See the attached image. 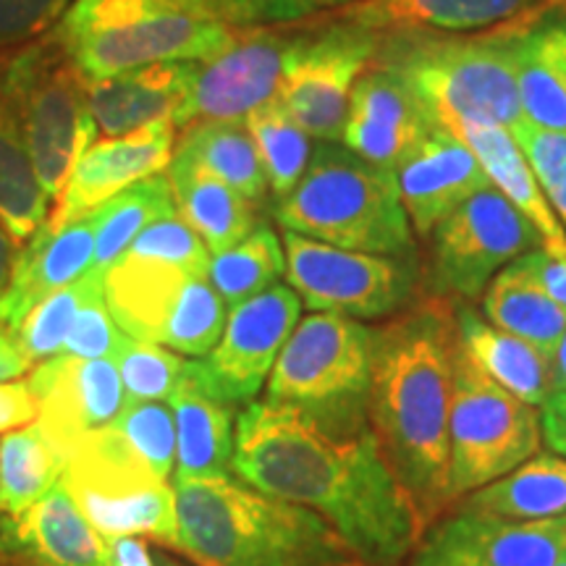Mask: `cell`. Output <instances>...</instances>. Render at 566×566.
<instances>
[{"instance_id": "cell-1", "label": "cell", "mask_w": 566, "mask_h": 566, "mask_svg": "<svg viewBox=\"0 0 566 566\" xmlns=\"http://www.w3.org/2000/svg\"><path fill=\"white\" fill-rule=\"evenodd\" d=\"M231 470L254 491L321 516L367 566H399L428 530L370 422L328 428L296 409L252 401L237 417Z\"/></svg>"}, {"instance_id": "cell-2", "label": "cell", "mask_w": 566, "mask_h": 566, "mask_svg": "<svg viewBox=\"0 0 566 566\" xmlns=\"http://www.w3.org/2000/svg\"><path fill=\"white\" fill-rule=\"evenodd\" d=\"M457 346L454 307L443 296L417 302L373 328L367 422L424 522H436L454 501L449 420Z\"/></svg>"}, {"instance_id": "cell-3", "label": "cell", "mask_w": 566, "mask_h": 566, "mask_svg": "<svg viewBox=\"0 0 566 566\" xmlns=\"http://www.w3.org/2000/svg\"><path fill=\"white\" fill-rule=\"evenodd\" d=\"M179 551L200 566H367L321 516L237 475L174 483Z\"/></svg>"}, {"instance_id": "cell-4", "label": "cell", "mask_w": 566, "mask_h": 566, "mask_svg": "<svg viewBox=\"0 0 566 566\" xmlns=\"http://www.w3.org/2000/svg\"><path fill=\"white\" fill-rule=\"evenodd\" d=\"M87 80L163 61H210L237 38L212 0H74L53 30Z\"/></svg>"}, {"instance_id": "cell-5", "label": "cell", "mask_w": 566, "mask_h": 566, "mask_svg": "<svg viewBox=\"0 0 566 566\" xmlns=\"http://www.w3.org/2000/svg\"><path fill=\"white\" fill-rule=\"evenodd\" d=\"M283 231L342 250L412 258V223L394 168L375 166L338 142H321L300 184L273 205Z\"/></svg>"}, {"instance_id": "cell-6", "label": "cell", "mask_w": 566, "mask_h": 566, "mask_svg": "<svg viewBox=\"0 0 566 566\" xmlns=\"http://www.w3.org/2000/svg\"><path fill=\"white\" fill-rule=\"evenodd\" d=\"M373 63L399 74L436 124L467 116L512 132L525 122L509 32L485 38L386 32Z\"/></svg>"}, {"instance_id": "cell-7", "label": "cell", "mask_w": 566, "mask_h": 566, "mask_svg": "<svg viewBox=\"0 0 566 566\" xmlns=\"http://www.w3.org/2000/svg\"><path fill=\"white\" fill-rule=\"evenodd\" d=\"M0 87L30 147L34 171L55 202L82 155L95 145L87 76L76 69L59 34L0 55Z\"/></svg>"}, {"instance_id": "cell-8", "label": "cell", "mask_w": 566, "mask_h": 566, "mask_svg": "<svg viewBox=\"0 0 566 566\" xmlns=\"http://www.w3.org/2000/svg\"><path fill=\"white\" fill-rule=\"evenodd\" d=\"M373 380V328L354 317L313 313L283 344L265 401L307 415L328 428L367 422Z\"/></svg>"}, {"instance_id": "cell-9", "label": "cell", "mask_w": 566, "mask_h": 566, "mask_svg": "<svg viewBox=\"0 0 566 566\" xmlns=\"http://www.w3.org/2000/svg\"><path fill=\"white\" fill-rule=\"evenodd\" d=\"M459 342V338H457ZM541 415L493 384L457 346L449 420V483L459 501L541 451Z\"/></svg>"}, {"instance_id": "cell-10", "label": "cell", "mask_w": 566, "mask_h": 566, "mask_svg": "<svg viewBox=\"0 0 566 566\" xmlns=\"http://www.w3.org/2000/svg\"><path fill=\"white\" fill-rule=\"evenodd\" d=\"M286 281L313 313H334L354 321H380L412 302L417 265L412 258H388L342 250L283 231Z\"/></svg>"}, {"instance_id": "cell-11", "label": "cell", "mask_w": 566, "mask_h": 566, "mask_svg": "<svg viewBox=\"0 0 566 566\" xmlns=\"http://www.w3.org/2000/svg\"><path fill=\"white\" fill-rule=\"evenodd\" d=\"M384 32L344 19L328 27H304L289 53L275 101L321 142H342L354 84L373 66Z\"/></svg>"}, {"instance_id": "cell-12", "label": "cell", "mask_w": 566, "mask_h": 566, "mask_svg": "<svg viewBox=\"0 0 566 566\" xmlns=\"http://www.w3.org/2000/svg\"><path fill=\"white\" fill-rule=\"evenodd\" d=\"M430 279L441 296L478 300L493 275L522 254L541 250V233L493 184L451 210L430 231Z\"/></svg>"}, {"instance_id": "cell-13", "label": "cell", "mask_w": 566, "mask_h": 566, "mask_svg": "<svg viewBox=\"0 0 566 566\" xmlns=\"http://www.w3.org/2000/svg\"><path fill=\"white\" fill-rule=\"evenodd\" d=\"M302 27H239L237 38L216 59L197 63L187 101L174 116L176 129L197 122H247L252 111L275 101L283 69Z\"/></svg>"}, {"instance_id": "cell-14", "label": "cell", "mask_w": 566, "mask_h": 566, "mask_svg": "<svg viewBox=\"0 0 566 566\" xmlns=\"http://www.w3.org/2000/svg\"><path fill=\"white\" fill-rule=\"evenodd\" d=\"M302 300L289 283H275L226 317V328L208 357L200 359L205 378L226 405L250 407L271 378L283 344L300 323Z\"/></svg>"}, {"instance_id": "cell-15", "label": "cell", "mask_w": 566, "mask_h": 566, "mask_svg": "<svg viewBox=\"0 0 566 566\" xmlns=\"http://www.w3.org/2000/svg\"><path fill=\"white\" fill-rule=\"evenodd\" d=\"M564 546L566 516L512 522L459 506L424 530L409 566H551Z\"/></svg>"}, {"instance_id": "cell-16", "label": "cell", "mask_w": 566, "mask_h": 566, "mask_svg": "<svg viewBox=\"0 0 566 566\" xmlns=\"http://www.w3.org/2000/svg\"><path fill=\"white\" fill-rule=\"evenodd\" d=\"M27 384L38 399L34 422L66 464L84 438L111 428L124 409L122 375L111 357L80 359L59 354L34 367Z\"/></svg>"}, {"instance_id": "cell-17", "label": "cell", "mask_w": 566, "mask_h": 566, "mask_svg": "<svg viewBox=\"0 0 566 566\" xmlns=\"http://www.w3.org/2000/svg\"><path fill=\"white\" fill-rule=\"evenodd\" d=\"M176 134L174 122H158L95 142L69 176L48 221L53 226L82 221L132 184L166 171L176 150Z\"/></svg>"}, {"instance_id": "cell-18", "label": "cell", "mask_w": 566, "mask_h": 566, "mask_svg": "<svg viewBox=\"0 0 566 566\" xmlns=\"http://www.w3.org/2000/svg\"><path fill=\"white\" fill-rule=\"evenodd\" d=\"M436 126L415 90L378 63L363 71L346 111L342 145L375 166L396 168Z\"/></svg>"}, {"instance_id": "cell-19", "label": "cell", "mask_w": 566, "mask_h": 566, "mask_svg": "<svg viewBox=\"0 0 566 566\" xmlns=\"http://www.w3.org/2000/svg\"><path fill=\"white\" fill-rule=\"evenodd\" d=\"M6 566H113L108 541L90 525L63 483L21 514L0 512Z\"/></svg>"}, {"instance_id": "cell-20", "label": "cell", "mask_w": 566, "mask_h": 566, "mask_svg": "<svg viewBox=\"0 0 566 566\" xmlns=\"http://www.w3.org/2000/svg\"><path fill=\"white\" fill-rule=\"evenodd\" d=\"M394 171L409 223L422 237H430L451 210L491 184L475 153L438 124L396 163Z\"/></svg>"}, {"instance_id": "cell-21", "label": "cell", "mask_w": 566, "mask_h": 566, "mask_svg": "<svg viewBox=\"0 0 566 566\" xmlns=\"http://www.w3.org/2000/svg\"><path fill=\"white\" fill-rule=\"evenodd\" d=\"M95 263L92 218L53 226L45 221L17 252L11 283L0 296V325L13 331L42 300L69 286Z\"/></svg>"}, {"instance_id": "cell-22", "label": "cell", "mask_w": 566, "mask_h": 566, "mask_svg": "<svg viewBox=\"0 0 566 566\" xmlns=\"http://www.w3.org/2000/svg\"><path fill=\"white\" fill-rule=\"evenodd\" d=\"M176 422L174 483L233 475V407L212 391L200 359H187L184 373L168 396Z\"/></svg>"}, {"instance_id": "cell-23", "label": "cell", "mask_w": 566, "mask_h": 566, "mask_svg": "<svg viewBox=\"0 0 566 566\" xmlns=\"http://www.w3.org/2000/svg\"><path fill=\"white\" fill-rule=\"evenodd\" d=\"M509 30L522 113L530 124L566 132V6L541 3Z\"/></svg>"}, {"instance_id": "cell-24", "label": "cell", "mask_w": 566, "mask_h": 566, "mask_svg": "<svg viewBox=\"0 0 566 566\" xmlns=\"http://www.w3.org/2000/svg\"><path fill=\"white\" fill-rule=\"evenodd\" d=\"M197 63L200 61H163L105 80H87L97 132L105 137H122L142 126L174 122L192 87Z\"/></svg>"}, {"instance_id": "cell-25", "label": "cell", "mask_w": 566, "mask_h": 566, "mask_svg": "<svg viewBox=\"0 0 566 566\" xmlns=\"http://www.w3.org/2000/svg\"><path fill=\"white\" fill-rule=\"evenodd\" d=\"M438 126L449 129L457 139H462L483 166L488 181L514 205L535 231L541 233V250L556 258H566V229L551 208L533 168L520 150L512 134L504 126L485 122V118L454 116Z\"/></svg>"}, {"instance_id": "cell-26", "label": "cell", "mask_w": 566, "mask_h": 566, "mask_svg": "<svg viewBox=\"0 0 566 566\" xmlns=\"http://www.w3.org/2000/svg\"><path fill=\"white\" fill-rule=\"evenodd\" d=\"M459 349L493 384L530 407H541L554 391V359L525 338L488 323L470 304L454 307Z\"/></svg>"}, {"instance_id": "cell-27", "label": "cell", "mask_w": 566, "mask_h": 566, "mask_svg": "<svg viewBox=\"0 0 566 566\" xmlns=\"http://www.w3.org/2000/svg\"><path fill=\"white\" fill-rule=\"evenodd\" d=\"M176 210L202 239L210 254H221L239 244L260 223L258 205L231 189L229 184L205 171L200 163L174 153L166 168Z\"/></svg>"}, {"instance_id": "cell-28", "label": "cell", "mask_w": 566, "mask_h": 566, "mask_svg": "<svg viewBox=\"0 0 566 566\" xmlns=\"http://www.w3.org/2000/svg\"><path fill=\"white\" fill-rule=\"evenodd\" d=\"M541 0H363L338 11L375 32H470L514 21Z\"/></svg>"}, {"instance_id": "cell-29", "label": "cell", "mask_w": 566, "mask_h": 566, "mask_svg": "<svg viewBox=\"0 0 566 566\" xmlns=\"http://www.w3.org/2000/svg\"><path fill=\"white\" fill-rule=\"evenodd\" d=\"M483 317L495 328L525 338L548 357L566 331V310L551 300L527 254L501 268L483 292Z\"/></svg>"}, {"instance_id": "cell-30", "label": "cell", "mask_w": 566, "mask_h": 566, "mask_svg": "<svg viewBox=\"0 0 566 566\" xmlns=\"http://www.w3.org/2000/svg\"><path fill=\"white\" fill-rule=\"evenodd\" d=\"M462 509L512 522L566 516V459L537 451L504 478L472 491Z\"/></svg>"}, {"instance_id": "cell-31", "label": "cell", "mask_w": 566, "mask_h": 566, "mask_svg": "<svg viewBox=\"0 0 566 566\" xmlns=\"http://www.w3.org/2000/svg\"><path fill=\"white\" fill-rule=\"evenodd\" d=\"M51 208L17 113L0 87V226L13 242L24 244L48 221Z\"/></svg>"}, {"instance_id": "cell-32", "label": "cell", "mask_w": 566, "mask_h": 566, "mask_svg": "<svg viewBox=\"0 0 566 566\" xmlns=\"http://www.w3.org/2000/svg\"><path fill=\"white\" fill-rule=\"evenodd\" d=\"M200 163L205 171L260 205L271 195L263 160L244 122H197L181 129L176 150Z\"/></svg>"}, {"instance_id": "cell-33", "label": "cell", "mask_w": 566, "mask_h": 566, "mask_svg": "<svg viewBox=\"0 0 566 566\" xmlns=\"http://www.w3.org/2000/svg\"><path fill=\"white\" fill-rule=\"evenodd\" d=\"M171 216H179V210H176L174 189L166 174L147 176L111 197L90 216L92 229H95V263L92 268L105 273L129 250L142 231Z\"/></svg>"}, {"instance_id": "cell-34", "label": "cell", "mask_w": 566, "mask_h": 566, "mask_svg": "<svg viewBox=\"0 0 566 566\" xmlns=\"http://www.w3.org/2000/svg\"><path fill=\"white\" fill-rule=\"evenodd\" d=\"M66 459L40 424L11 430L0 441V512L21 514L61 483Z\"/></svg>"}, {"instance_id": "cell-35", "label": "cell", "mask_w": 566, "mask_h": 566, "mask_svg": "<svg viewBox=\"0 0 566 566\" xmlns=\"http://www.w3.org/2000/svg\"><path fill=\"white\" fill-rule=\"evenodd\" d=\"M286 275V252L271 223L260 221L231 250L210 258L208 279L226 307H237L252 296L268 292Z\"/></svg>"}, {"instance_id": "cell-36", "label": "cell", "mask_w": 566, "mask_h": 566, "mask_svg": "<svg viewBox=\"0 0 566 566\" xmlns=\"http://www.w3.org/2000/svg\"><path fill=\"white\" fill-rule=\"evenodd\" d=\"M254 145H258L260 160H263L268 184L275 200L286 197L300 184L313 158V137L283 111L279 101L260 105L247 116Z\"/></svg>"}, {"instance_id": "cell-37", "label": "cell", "mask_w": 566, "mask_h": 566, "mask_svg": "<svg viewBox=\"0 0 566 566\" xmlns=\"http://www.w3.org/2000/svg\"><path fill=\"white\" fill-rule=\"evenodd\" d=\"M103 271H87L82 279H76L69 286L59 289V292L42 300L30 315L21 321L17 328L11 331L21 352L27 354L30 363H45V359L59 357L63 344L74 328L76 315L97 292H103Z\"/></svg>"}, {"instance_id": "cell-38", "label": "cell", "mask_w": 566, "mask_h": 566, "mask_svg": "<svg viewBox=\"0 0 566 566\" xmlns=\"http://www.w3.org/2000/svg\"><path fill=\"white\" fill-rule=\"evenodd\" d=\"M226 302L208 275H192L168 321L163 346L187 357H208L226 328Z\"/></svg>"}, {"instance_id": "cell-39", "label": "cell", "mask_w": 566, "mask_h": 566, "mask_svg": "<svg viewBox=\"0 0 566 566\" xmlns=\"http://www.w3.org/2000/svg\"><path fill=\"white\" fill-rule=\"evenodd\" d=\"M111 359L116 363L118 375H122L124 405L168 399L176 384H179L184 363H187V359H181V354L166 349V346L137 342V338L126 334L122 336Z\"/></svg>"}, {"instance_id": "cell-40", "label": "cell", "mask_w": 566, "mask_h": 566, "mask_svg": "<svg viewBox=\"0 0 566 566\" xmlns=\"http://www.w3.org/2000/svg\"><path fill=\"white\" fill-rule=\"evenodd\" d=\"M113 428L124 436L160 480H171L176 470V422L174 412L158 401L124 405Z\"/></svg>"}, {"instance_id": "cell-41", "label": "cell", "mask_w": 566, "mask_h": 566, "mask_svg": "<svg viewBox=\"0 0 566 566\" xmlns=\"http://www.w3.org/2000/svg\"><path fill=\"white\" fill-rule=\"evenodd\" d=\"M509 134L525 153L543 195L566 229V132L543 129L525 118Z\"/></svg>"}, {"instance_id": "cell-42", "label": "cell", "mask_w": 566, "mask_h": 566, "mask_svg": "<svg viewBox=\"0 0 566 566\" xmlns=\"http://www.w3.org/2000/svg\"><path fill=\"white\" fill-rule=\"evenodd\" d=\"M126 252L163 260V263L179 265L184 271H192L200 275H208L212 258L202 239L189 229L187 221H181V216L163 218V221L153 223L150 229H145L137 239H134Z\"/></svg>"}, {"instance_id": "cell-43", "label": "cell", "mask_w": 566, "mask_h": 566, "mask_svg": "<svg viewBox=\"0 0 566 566\" xmlns=\"http://www.w3.org/2000/svg\"><path fill=\"white\" fill-rule=\"evenodd\" d=\"M233 27L296 24L325 11H344L363 0H212Z\"/></svg>"}, {"instance_id": "cell-44", "label": "cell", "mask_w": 566, "mask_h": 566, "mask_svg": "<svg viewBox=\"0 0 566 566\" xmlns=\"http://www.w3.org/2000/svg\"><path fill=\"white\" fill-rule=\"evenodd\" d=\"M69 9L71 0H0V55L45 38Z\"/></svg>"}, {"instance_id": "cell-45", "label": "cell", "mask_w": 566, "mask_h": 566, "mask_svg": "<svg viewBox=\"0 0 566 566\" xmlns=\"http://www.w3.org/2000/svg\"><path fill=\"white\" fill-rule=\"evenodd\" d=\"M122 328L113 321L108 304H105V289L97 292L84 304L76 315L74 328L63 344L61 357H80V359H105L113 357L118 342H122Z\"/></svg>"}, {"instance_id": "cell-46", "label": "cell", "mask_w": 566, "mask_h": 566, "mask_svg": "<svg viewBox=\"0 0 566 566\" xmlns=\"http://www.w3.org/2000/svg\"><path fill=\"white\" fill-rule=\"evenodd\" d=\"M38 420V399L27 380L0 384V433L24 428Z\"/></svg>"}, {"instance_id": "cell-47", "label": "cell", "mask_w": 566, "mask_h": 566, "mask_svg": "<svg viewBox=\"0 0 566 566\" xmlns=\"http://www.w3.org/2000/svg\"><path fill=\"white\" fill-rule=\"evenodd\" d=\"M541 433L543 441L548 443V449L554 454L566 459V391L548 394V399L541 405Z\"/></svg>"}, {"instance_id": "cell-48", "label": "cell", "mask_w": 566, "mask_h": 566, "mask_svg": "<svg viewBox=\"0 0 566 566\" xmlns=\"http://www.w3.org/2000/svg\"><path fill=\"white\" fill-rule=\"evenodd\" d=\"M527 258L541 286L546 289L558 307L566 310V258H556V254H548L546 250L527 252Z\"/></svg>"}, {"instance_id": "cell-49", "label": "cell", "mask_w": 566, "mask_h": 566, "mask_svg": "<svg viewBox=\"0 0 566 566\" xmlns=\"http://www.w3.org/2000/svg\"><path fill=\"white\" fill-rule=\"evenodd\" d=\"M32 370V363L27 354L21 352L17 338L9 328L0 325V384H11V380L24 378Z\"/></svg>"}, {"instance_id": "cell-50", "label": "cell", "mask_w": 566, "mask_h": 566, "mask_svg": "<svg viewBox=\"0 0 566 566\" xmlns=\"http://www.w3.org/2000/svg\"><path fill=\"white\" fill-rule=\"evenodd\" d=\"M108 546L113 554V566H155L153 548L142 543L139 537H118V541H111Z\"/></svg>"}, {"instance_id": "cell-51", "label": "cell", "mask_w": 566, "mask_h": 566, "mask_svg": "<svg viewBox=\"0 0 566 566\" xmlns=\"http://www.w3.org/2000/svg\"><path fill=\"white\" fill-rule=\"evenodd\" d=\"M17 252L19 244L6 233L3 226H0V296L6 294L11 283V273H13V263H17Z\"/></svg>"}, {"instance_id": "cell-52", "label": "cell", "mask_w": 566, "mask_h": 566, "mask_svg": "<svg viewBox=\"0 0 566 566\" xmlns=\"http://www.w3.org/2000/svg\"><path fill=\"white\" fill-rule=\"evenodd\" d=\"M554 388H558V391H566V331L562 336V342L556 344L554 349Z\"/></svg>"}, {"instance_id": "cell-53", "label": "cell", "mask_w": 566, "mask_h": 566, "mask_svg": "<svg viewBox=\"0 0 566 566\" xmlns=\"http://www.w3.org/2000/svg\"><path fill=\"white\" fill-rule=\"evenodd\" d=\"M153 558H155V566H189V564L179 562V558L163 554V551H153Z\"/></svg>"}, {"instance_id": "cell-54", "label": "cell", "mask_w": 566, "mask_h": 566, "mask_svg": "<svg viewBox=\"0 0 566 566\" xmlns=\"http://www.w3.org/2000/svg\"><path fill=\"white\" fill-rule=\"evenodd\" d=\"M551 566H566V546L562 548V554H558L554 562H551Z\"/></svg>"}]
</instances>
